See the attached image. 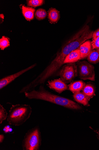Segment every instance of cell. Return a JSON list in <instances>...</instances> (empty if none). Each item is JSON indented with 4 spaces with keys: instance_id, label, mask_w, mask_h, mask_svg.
<instances>
[{
    "instance_id": "6da1fadb",
    "label": "cell",
    "mask_w": 99,
    "mask_h": 150,
    "mask_svg": "<svg viewBox=\"0 0 99 150\" xmlns=\"http://www.w3.org/2000/svg\"><path fill=\"white\" fill-rule=\"evenodd\" d=\"M93 31L87 25L84 26L62 47L56 57L46 69L31 83L26 85L29 91L35 89L37 86L44 84L46 81L52 76L64 64V61L68 54L78 48L83 43L92 38Z\"/></svg>"
},
{
    "instance_id": "7a4b0ae2",
    "label": "cell",
    "mask_w": 99,
    "mask_h": 150,
    "mask_svg": "<svg viewBox=\"0 0 99 150\" xmlns=\"http://www.w3.org/2000/svg\"><path fill=\"white\" fill-rule=\"evenodd\" d=\"M24 93L25 97L29 100L46 101L72 110H80L82 109L79 105L73 101L49 92L43 85H40L38 90L34 89Z\"/></svg>"
},
{
    "instance_id": "3957f363",
    "label": "cell",
    "mask_w": 99,
    "mask_h": 150,
    "mask_svg": "<svg viewBox=\"0 0 99 150\" xmlns=\"http://www.w3.org/2000/svg\"><path fill=\"white\" fill-rule=\"evenodd\" d=\"M32 112V108L29 105H12L9 111L7 120L9 125L19 126L29 119Z\"/></svg>"
},
{
    "instance_id": "277c9868",
    "label": "cell",
    "mask_w": 99,
    "mask_h": 150,
    "mask_svg": "<svg viewBox=\"0 0 99 150\" xmlns=\"http://www.w3.org/2000/svg\"><path fill=\"white\" fill-rule=\"evenodd\" d=\"M42 143L41 132L39 127L37 126L28 130L22 141L23 150H39Z\"/></svg>"
},
{
    "instance_id": "5b68a950",
    "label": "cell",
    "mask_w": 99,
    "mask_h": 150,
    "mask_svg": "<svg viewBox=\"0 0 99 150\" xmlns=\"http://www.w3.org/2000/svg\"><path fill=\"white\" fill-rule=\"evenodd\" d=\"M78 75L81 79L95 81V72L94 66L86 61L78 63Z\"/></svg>"
},
{
    "instance_id": "8992f818",
    "label": "cell",
    "mask_w": 99,
    "mask_h": 150,
    "mask_svg": "<svg viewBox=\"0 0 99 150\" xmlns=\"http://www.w3.org/2000/svg\"><path fill=\"white\" fill-rule=\"evenodd\" d=\"M59 75L66 83L71 82L78 75L77 66L75 63L67 64L62 67Z\"/></svg>"
},
{
    "instance_id": "52a82bcc",
    "label": "cell",
    "mask_w": 99,
    "mask_h": 150,
    "mask_svg": "<svg viewBox=\"0 0 99 150\" xmlns=\"http://www.w3.org/2000/svg\"><path fill=\"white\" fill-rule=\"evenodd\" d=\"M36 65V64H35L17 73L7 76L1 79L0 80V90H1L7 86L22 74L33 69Z\"/></svg>"
},
{
    "instance_id": "ba28073f",
    "label": "cell",
    "mask_w": 99,
    "mask_h": 150,
    "mask_svg": "<svg viewBox=\"0 0 99 150\" xmlns=\"http://www.w3.org/2000/svg\"><path fill=\"white\" fill-rule=\"evenodd\" d=\"M48 86L49 88L59 93L69 89V86L61 79L48 81Z\"/></svg>"
},
{
    "instance_id": "9c48e42d",
    "label": "cell",
    "mask_w": 99,
    "mask_h": 150,
    "mask_svg": "<svg viewBox=\"0 0 99 150\" xmlns=\"http://www.w3.org/2000/svg\"><path fill=\"white\" fill-rule=\"evenodd\" d=\"M78 49L80 53V60L87 58L93 50L91 42L90 40L86 41L81 45Z\"/></svg>"
},
{
    "instance_id": "30bf717a",
    "label": "cell",
    "mask_w": 99,
    "mask_h": 150,
    "mask_svg": "<svg viewBox=\"0 0 99 150\" xmlns=\"http://www.w3.org/2000/svg\"><path fill=\"white\" fill-rule=\"evenodd\" d=\"M80 53L78 48L73 50L68 54L65 58L63 64L75 63L80 60Z\"/></svg>"
},
{
    "instance_id": "8fae6325",
    "label": "cell",
    "mask_w": 99,
    "mask_h": 150,
    "mask_svg": "<svg viewBox=\"0 0 99 150\" xmlns=\"http://www.w3.org/2000/svg\"><path fill=\"white\" fill-rule=\"evenodd\" d=\"M73 98L75 100L84 106H89L88 98L83 92L78 91L74 93Z\"/></svg>"
},
{
    "instance_id": "7c38bea8",
    "label": "cell",
    "mask_w": 99,
    "mask_h": 150,
    "mask_svg": "<svg viewBox=\"0 0 99 150\" xmlns=\"http://www.w3.org/2000/svg\"><path fill=\"white\" fill-rule=\"evenodd\" d=\"M48 18L49 21L52 23H57L60 19V12L54 8H50L48 11Z\"/></svg>"
},
{
    "instance_id": "4fadbf2b",
    "label": "cell",
    "mask_w": 99,
    "mask_h": 150,
    "mask_svg": "<svg viewBox=\"0 0 99 150\" xmlns=\"http://www.w3.org/2000/svg\"><path fill=\"white\" fill-rule=\"evenodd\" d=\"M22 9L23 15L26 20L30 21L34 19L35 11L34 8L23 6Z\"/></svg>"
},
{
    "instance_id": "5bb4252c",
    "label": "cell",
    "mask_w": 99,
    "mask_h": 150,
    "mask_svg": "<svg viewBox=\"0 0 99 150\" xmlns=\"http://www.w3.org/2000/svg\"><path fill=\"white\" fill-rule=\"evenodd\" d=\"M85 85V83L82 81H77L69 84V89L74 93L82 90Z\"/></svg>"
},
{
    "instance_id": "9a60e30c",
    "label": "cell",
    "mask_w": 99,
    "mask_h": 150,
    "mask_svg": "<svg viewBox=\"0 0 99 150\" xmlns=\"http://www.w3.org/2000/svg\"><path fill=\"white\" fill-rule=\"evenodd\" d=\"M82 91L89 100L95 95V88L92 84H89L86 85Z\"/></svg>"
},
{
    "instance_id": "2e32d148",
    "label": "cell",
    "mask_w": 99,
    "mask_h": 150,
    "mask_svg": "<svg viewBox=\"0 0 99 150\" xmlns=\"http://www.w3.org/2000/svg\"><path fill=\"white\" fill-rule=\"evenodd\" d=\"M87 60L90 63L96 64L99 62V49H93L87 57Z\"/></svg>"
},
{
    "instance_id": "e0dca14e",
    "label": "cell",
    "mask_w": 99,
    "mask_h": 150,
    "mask_svg": "<svg viewBox=\"0 0 99 150\" xmlns=\"http://www.w3.org/2000/svg\"><path fill=\"white\" fill-rule=\"evenodd\" d=\"M35 17L39 20H41L45 19L47 16V13L44 9L40 8L37 10L35 13Z\"/></svg>"
},
{
    "instance_id": "ac0fdd59",
    "label": "cell",
    "mask_w": 99,
    "mask_h": 150,
    "mask_svg": "<svg viewBox=\"0 0 99 150\" xmlns=\"http://www.w3.org/2000/svg\"><path fill=\"white\" fill-rule=\"evenodd\" d=\"M10 45L9 39L8 38L3 36L0 39V48L1 50H4Z\"/></svg>"
},
{
    "instance_id": "d6986e66",
    "label": "cell",
    "mask_w": 99,
    "mask_h": 150,
    "mask_svg": "<svg viewBox=\"0 0 99 150\" xmlns=\"http://www.w3.org/2000/svg\"><path fill=\"white\" fill-rule=\"evenodd\" d=\"M8 115L6 109L2 105L0 104V124H1L7 118Z\"/></svg>"
},
{
    "instance_id": "ffe728a7",
    "label": "cell",
    "mask_w": 99,
    "mask_h": 150,
    "mask_svg": "<svg viewBox=\"0 0 99 150\" xmlns=\"http://www.w3.org/2000/svg\"><path fill=\"white\" fill-rule=\"evenodd\" d=\"M44 2L42 0H30L27 1V4L28 6L36 7L43 5Z\"/></svg>"
},
{
    "instance_id": "44dd1931",
    "label": "cell",
    "mask_w": 99,
    "mask_h": 150,
    "mask_svg": "<svg viewBox=\"0 0 99 150\" xmlns=\"http://www.w3.org/2000/svg\"><path fill=\"white\" fill-rule=\"evenodd\" d=\"M93 49H99V36L98 37L91 42Z\"/></svg>"
},
{
    "instance_id": "7402d4cb",
    "label": "cell",
    "mask_w": 99,
    "mask_h": 150,
    "mask_svg": "<svg viewBox=\"0 0 99 150\" xmlns=\"http://www.w3.org/2000/svg\"><path fill=\"white\" fill-rule=\"evenodd\" d=\"M98 36H99V28L93 32L92 35V40H93Z\"/></svg>"
},
{
    "instance_id": "603a6c76",
    "label": "cell",
    "mask_w": 99,
    "mask_h": 150,
    "mask_svg": "<svg viewBox=\"0 0 99 150\" xmlns=\"http://www.w3.org/2000/svg\"><path fill=\"white\" fill-rule=\"evenodd\" d=\"M10 127V125H6L3 129V131L6 133H9V129Z\"/></svg>"
},
{
    "instance_id": "cb8c5ba5",
    "label": "cell",
    "mask_w": 99,
    "mask_h": 150,
    "mask_svg": "<svg viewBox=\"0 0 99 150\" xmlns=\"http://www.w3.org/2000/svg\"><path fill=\"white\" fill-rule=\"evenodd\" d=\"M5 139V136L3 134H0V143L1 144L4 141Z\"/></svg>"
},
{
    "instance_id": "d4e9b609",
    "label": "cell",
    "mask_w": 99,
    "mask_h": 150,
    "mask_svg": "<svg viewBox=\"0 0 99 150\" xmlns=\"http://www.w3.org/2000/svg\"><path fill=\"white\" fill-rule=\"evenodd\" d=\"M96 132L98 134L97 137H98V139L99 140V129L98 130V131Z\"/></svg>"
},
{
    "instance_id": "484cf974",
    "label": "cell",
    "mask_w": 99,
    "mask_h": 150,
    "mask_svg": "<svg viewBox=\"0 0 99 150\" xmlns=\"http://www.w3.org/2000/svg\"><path fill=\"white\" fill-rule=\"evenodd\" d=\"M13 130L10 127V128L9 129V133H11L12 132Z\"/></svg>"
}]
</instances>
